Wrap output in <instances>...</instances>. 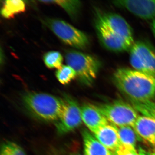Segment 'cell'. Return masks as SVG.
<instances>
[{"label":"cell","instance_id":"obj_1","mask_svg":"<svg viewBox=\"0 0 155 155\" xmlns=\"http://www.w3.org/2000/svg\"><path fill=\"white\" fill-rule=\"evenodd\" d=\"M115 85L131 101H152L155 97V78L134 69L121 68L113 75Z\"/></svg>","mask_w":155,"mask_h":155},{"label":"cell","instance_id":"obj_2","mask_svg":"<svg viewBox=\"0 0 155 155\" xmlns=\"http://www.w3.org/2000/svg\"><path fill=\"white\" fill-rule=\"evenodd\" d=\"M25 108L36 118L46 122L59 119L64 106V99L44 93L30 92L22 97Z\"/></svg>","mask_w":155,"mask_h":155},{"label":"cell","instance_id":"obj_3","mask_svg":"<svg viewBox=\"0 0 155 155\" xmlns=\"http://www.w3.org/2000/svg\"><path fill=\"white\" fill-rule=\"evenodd\" d=\"M66 63L75 70L79 81L90 86L96 78L100 63L91 55L75 51L67 52L65 56Z\"/></svg>","mask_w":155,"mask_h":155},{"label":"cell","instance_id":"obj_4","mask_svg":"<svg viewBox=\"0 0 155 155\" xmlns=\"http://www.w3.org/2000/svg\"><path fill=\"white\" fill-rule=\"evenodd\" d=\"M97 107L113 125L117 127L130 126L134 129L139 115L133 106L122 101H116Z\"/></svg>","mask_w":155,"mask_h":155},{"label":"cell","instance_id":"obj_5","mask_svg":"<svg viewBox=\"0 0 155 155\" xmlns=\"http://www.w3.org/2000/svg\"><path fill=\"white\" fill-rule=\"evenodd\" d=\"M45 23L66 44L79 49H84L88 46L89 40L86 35L67 22L60 19H48Z\"/></svg>","mask_w":155,"mask_h":155},{"label":"cell","instance_id":"obj_6","mask_svg":"<svg viewBox=\"0 0 155 155\" xmlns=\"http://www.w3.org/2000/svg\"><path fill=\"white\" fill-rule=\"evenodd\" d=\"M129 51L133 69L155 78V52L153 49L143 42L137 41Z\"/></svg>","mask_w":155,"mask_h":155},{"label":"cell","instance_id":"obj_7","mask_svg":"<svg viewBox=\"0 0 155 155\" xmlns=\"http://www.w3.org/2000/svg\"><path fill=\"white\" fill-rule=\"evenodd\" d=\"M64 109L56 124V129L60 134L73 131L83 122L81 109L76 101L66 94L64 96Z\"/></svg>","mask_w":155,"mask_h":155},{"label":"cell","instance_id":"obj_8","mask_svg":"<svg viewBox=\"0 0 155 155\" xmlns=\"http://www.w3.org/2000/svg\"><path fill=\"white\" fill-rule=\"evenodd\" d=\"M96 19L115 35L134 43L133 32L130 25L120 15L116 14H98Z\"/></svg>","mask_w":155,"mask_h":155},{"label":"cell","instance_id":"obj_9","mask_svg":"<svg viewBox=\"0 0 155 155\" xmlns=\"http://www.w3.org/2000/svg\"><path fill=\"white\" fill-rule=\"evenodd\" d=\"M96 28L100 41L104 46L110 51L123 52L130 50L133 44L115 35L103 24L96 20Z\"/></svg>","mask_w":155,"mask_h":155},{"label":"cell","instance_id":"obj_10","mask_svg":"<svg viewBox=\"0 0 155 155\" xmlns=\"http://www.w3.org/2000/svg\"><path fill=\"white\" fill-rule=\"evenodd\" d=\"M114 3L141 19H155V1H118Z\"/></svg>","mask_w":155,"mask_h":155},{"label":"cell","instance_id":"obj_11","mask_svg":"<svg viewBox=\"0 0 155 155\" xmlns=\"http://www.w3.org/2000/svg\"><path fill=\"white\" fill-rule=\"evenodd\" d=\"M81 109L82 122L92 134L109 124V121L97 106L86 104L81 107Z\"/></svg>","mask_w":155,"mask_h":155},{"label":"cell","instance_id":"obj_12","mask_svg":"<svg viewBox=\"0 0 155 155\" xmlns=\"http://www.w3.org/2000/svg\"><path fill=\"white\" fill-rule=\"evenodd\" d=\"M94 135L102 144L114 153L122 144L117 128L113 124L109 123L101 127Z\"/></svg>","mask_w":155,"mask_h":155},{"label":"cell","instance_id":"obj_13","mask_svg":"<svg viewBox=\"0 0 155 155\" xmlns=\"http://www.w3.org/2000/svg\"><path fill=\"white\" fill-rule=\"evenodd\" d=\"M134 129L139 136L155 147V119L143 115L139 116Z\"/></svg>","mask_w":155,"mask_h":155},{"label":"cell","instance_id":"obj_14","mask_svg":"<svg viewBox=\"0 0 155 155\" xmlns=\"http://www.w3.org/2000/svg\"><path fill=\"white\" fill-rule=\"evenodd\" d=\"M82 136L84 155H114L88 130H82Z\"/></svg>","mask_w":155,"mask_h":155},{"label":"cell","instance_id":"obj_15","mask_svg":"<svg viewBox=\"0 0 155 155\" xmlns=\"http://www.w3.org/2000/svg\"><path fill=\"white\" fill-rule=\"evenodd\" d=\"M25 8V2L22 0H6L3 2L1 13L5 19H11L24 12Z\"/></svg>","mask_w":155,"mask_h":155},{"label":"cell","instance_id":"obj_16","mask_svg":"<svg viewBox=\"0 0 155 155\" xmlns=\"http://www.w3.org/2000/svg\"><path fill=\"white\" fill-rule=\"evenodd\" d=\"M116 127L121 143L135 147L139 135L133 127L128 126Z\"/></svg>","mask_w":155,"mask_h":155},{"label":"cell","instance_id":"obj_17","mask_svg":"<svg viewBox=\"0 0 155 155\" xmlns=\"http://www.w3.org/2000/svg\"><path fill=\"white\" fill-rule=\"evenodd\" d=\"M41 3L52 4L61 7L72 18L77 17L81 8L80 2L78 1H40Z\"/></svg>","mask_w":155,"mask_h":155},{"label":"cell","instance_id":"obj_18","mask_svg":"<svg viewBox=\"0 0 155 155\" xmlns=\"http://www.w3.org/2000/svg\"><path fill=\"white\" fill-rule=\"evenodd\" d=\"M43 61L49 69H58L63 66V57L59 52L51 51L44 55Z\"/></svg>","mask_w":155,"mask_h":155},{"label":"cell","instance_id":"obj_19","mask_svg":"<svg viewBox=\"0 0 155 155\" xmlns=\"http://www.w3.org/2000/svg\"><path fill=\"white\" fill-rule=\"evenodd\" d=\"M56 77L59 82L66 85L77 77L75 70L68 65H63L56 72Z\"/></svg>","mask_w":155,"mask_h":155},{"label":"cell","instance_id":"obj_20","mask_svg":"<svg viewBox=\"0 0 155 155\" xmlns=\"http://www.w3.org/2000/svg\"><path fill=\"white\" fill-rule=\"evenodd\" d=\"M136 110L143 116H148L155 120V103L152 101L145 102L131 101Z\"/></svg>","mask_w":155,"mask_h":155},{"label":"cell","instance_id":"obj_21","mask_svg":"<svg viewBox=\"0 0 155 155\" xmlns=\"http://www.w3.org/2000/svg\"><path fill=\"white\" fill-rule=\"evenodd\" d=\"M0 155H26L24 150L14 142L7 141L2 145Z\"/></svg>","mask_w":155,"mask_h":155},{"label":"cell","instance_id":"obj_22","mask_svg":"<svg viewBox=\"0 0 155 155\" xmlns=\"http://www.w3.org/2000/svg\"><path fill=\"white\" fill-rule=\"evenodd\" d=\"M114 155H140L134 147L121 144L118 149L114 153Z\"/></svg>","mask_w":155,"mask_h":155},{"label":"cell","instance_id":"obj_23","mask_svg":"<svg viewBox=\"0 0 155 155\" xmlns=\"http://www.w3.org/2000/svg\"><path fill=\"white\" fill-rule=\"evenodd\" d=\"M152 29L153 33L155 38V19L153 20L152 24Z\"/></svg>","mask_w":155,"mask_h":155},{"label":"cell","instance_id":"obj_24","mask_svg":"<svg viewBox=\"0 0 155 155\" xmlns=\"http://www.w3.org/2000/svg\"><path fill=\"white\" fill-rule=\"evenodd\" d=\"M139 152L140 155H147V152H145L144 151L142 150H140L139 151Z\"/></svg>","mask_w":155,"mask_h":155},{"label":"cell","instance_id":"obj_25","mask_svg":"<svg viewBox=\"0 0 155 155\" xmlns=\"http://www.w3.org/2000/svg\"><path fill=\"white\" fill-rule=\"evenodd\" d=\"M147 155H155V153L153 151L152 152L147 153Z\"/></svg>","mask_w":155,"mask_h":155},{"label":"cell","instance_id":"obj_26","mask_svg":"<svg viewBox=\"0 0 155 155\" xmlns=\"http://www.w3.org/2000/svg\"><path fill=\"white\" fill-rule=\"evenodd\" d=\"M75 155H83L80 154H75Z\"/></svg>","mask_w":155,"mask_h":155},{"label":"cell","instance_id":"obj_27","mask_svg":"<svg viewBox=\"0 0 155 155\" xmlns=\"http://www.w3.org/2000/svg\"><path fill=\"white\" fill-rule=\"evenodd\" d=\"M153 151L155 153V148L154 149V150H153Z\"/></svg>","mask_w":155,"mask_h":155}]
</instances>
